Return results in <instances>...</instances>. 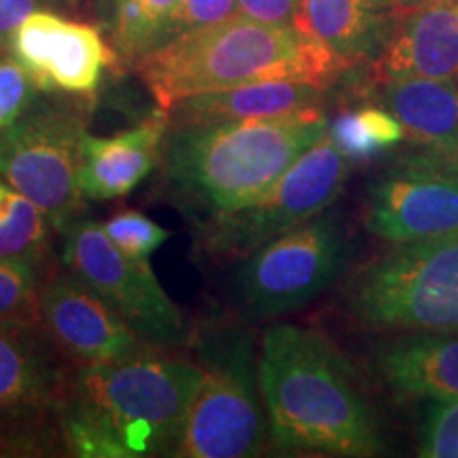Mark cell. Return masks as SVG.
<instances>
[{
  "label": "cell",
  "mask_w": 458,
  "mask_h": 458,
  "mask_svg": "<svg viewBox=\"0 0 458 458\" xmlns=\"http://www.w3.org/2000/svg\"><path fill=\"white\" fill-rule=\"evenodd\" d=\"M259 385L278 450L377 456L386 450L374 410L327 337L300 325H274L259 346Z\"/></svg>",
  "instance_id": "3"
},
{
  "label": "cell",
  "mask_w": 458,
  "mask_h": 458,
  "mask_svg": "<svg viewBox=\"0 0 458 458\" xmlns=\"http://www.w3.org/2000/svg\"><path fill=\"white\" fill-rule=\"evenodd\" d=\"M108 240L131 259H148L168 242L172 233L139 210H125L102 223Z\"/></svg>",
  "instance_id": "25"
},
{
  "label": "cell",
  "mask_w": 458,
  "mask_h": 458,
  "mask_svg": "<svg viewBox=\"0 0 458 458\" xmlns=\"http://www.w3.org/2000/svg\"><path fill=\"white\" fill-rule=\"evenodd\" d=\"M320 91L303 81H259L238 88L208 91L176 102L170 122H223V119H261L320 111Z\"/></svg>",
  "instance_id": "20"
},
{
  "label": "cell",
  "mask_w": 458,
  "mask_h": 458,
  "mask_svg": "<svg viewBox=\"0 0 458 458\" xmlns=\"http://www.w3.org/2000/svg\"><path fill=\"white\" fill-rule=\"evenodd\" d=\"M365 227L391 244L458 233V162L437 153L401 157L368 189Z\"/></svg>",
  "instance_id": "11"
},
{
  "label": "cell",
  "mask_w": 458,
  "mask_h": 458,
  "mask_svg": "<svg viewBox=\"0 0 458 458\" xmlns=\"http://www.w3.org/2000/svg\"><path fill=\"white\" fill-rule=\"evenodd\" d=\"M89 114L91 105L79 98L34 100L0 131V179L37 204L57 233L85 210L79 170Z\"/></svg>",
  "instance_id": "6"
},
{
  "label": "cell",
  "mask_w": 458,
  "mask_h": 458,
  "mask_svg": "<svg viewBox=\"0 0 458 458\" xmlns=\"http://www.w3.org/2000/svg\"><path fill=\"white\" fill-rule=\"evenodd\" d=\"M331 140L351 162H363L405 139L401 123L388 111L365 106L344 113L327 128Z\"/></svg>",
  "instance_id": "23"
},
{
  "label": "cell",
  "mask_w": 458,
  "mask_h": 458,
  "mask_svg": "<svg viewBox=\"0 0 458 458\" xmlns=\"http://www.w3.org/2000/svg\"><path fill=\"white\" fill-rule=\"evenodd\" d=\"M202 365L148 346L114 363L77 365L60 403L66 448L77 456H172Z\"/></svg>",
  "instance_id": "2"
},
{
  "label": "cell",
  "mask_w": 458,
  "mask_h": 458,
  "mask_svg": "<svg viewBox=\"0 0 458 458\" xmlns=\"http://www.w3.org/2000/svg\"><path fill=\"white\" fill-rule=\"evenodd\" d=\"M439 3H450V0H382V4H385L391 13H399V11L418 9V7H428V4H439Z\"/></svg>",
  "instance_id": "31"
},
{
  "label": "cell",
  "mask_w": 458,
  "mask_h": 458,
  "mask_svg": "<svg viewBox=\"0 0 458 458\" xmlns=\"http://www.w3.org/2000/svg\"><path fill=\"white\" fill-rule=\"evenodd\" d=\"M374 74L377 81L393 77L458 79V0L393 13Z\"/></svg>",
  "instance_id": "14"
},
{
  "label": "cell",
  "mask_w": 458,
  "mask_h": 458,
  "mask_svg": "<svg viewBox=\"0 0 458 458\" xmlns=\"http://www.w3.org/2000/svg\"><path fill=\"white\" fill-rule=\"evenodd\" d=\"M168 113L145 119L134 128L113 136H91L83 140L79 187L85 199H117L128 196L162 164Z\"/></svg>",
  "instance_id": "16"
},
{
  "label": "cell",
  "mask_w": 458,
  "mask_h": 458,
  "mask_svg": "<svg viewBox=\"0 0 458 458\" xmlns=\"http://www.w3.org/2000/svg\"><path fill=\"white\" fill-rule=\"evenodd\" d=\"M37 85L15 60L0 57V131L13 125L37 100Z\"/></svg>",
  "instance_id": "27"
},
{
  "label": "cell",
  "mask_w": 458,
  "mask_h": 458,
  "mask_svg": "<svg viewBox=\"0 0 458 458\" xmlns=\"http://www.w3.org/2000/svg\"><path fill=\"white\" fill-rule=\"evenodd\" d=\"M244 259L238 274L242 310L253 320L274 318L303 308L335 283L346 263V236L340 219L325 210Z\"/></svg>",
  "instance_id": "9"
},
{
  "label": "cell",
  "mask_w": 458,
  "mask_h": 458,
  "mask_svg": "<svg viewBox=\"0 0 458 458\" xmlns=\"http://www.w3.org/2000/svg\"><path fill=\"white\" fill-rule=\"evenodd\" d=\"M51 232L55 229L41 208L0 179V257H17L47 266Z\"/></svg>",
  "instance_id": "21"
},
{
  "label": "cell",
  "mask_w": 458,
  "mask_h": 458,
  "mask_svg": "<svg viewBox=\"0 0 458 458\" xmlns=\"http://www.w3.org/2000/svg\"><path fill=\"white\" fill-rule=\"evenodd\" d=\"M45 0H0V57L9 54L11 38L21 21L41 11Z\"/></svg>",
  "instance_id": "30"
},
{
  "label": "cell",
  "mask_w": 458,
  "mask_h": 458,
  "mask_svg": "<svg viewBox=\"0 0 458 458\" xmlns=\"http://www.w3.org/2000/svg\"><path fill=\"white\" fill-rule=\"evenodd\" d=\"M204 374L172 456L246 458L270 435L259 385V352L244 329H215L198 348Z\"/></svg>",
  "instance_id": "5"
},
{
  "label": "cell",
  "mask_w": 458,
  "mask_h": 458,
  "mask_svg": "<svg viewBox=\"0 0 458 458\" xmlns=\"http://www.w3.org/2000/svg\"><path fill=\"white\" fill-rule=\"evenodd\" d=\"M181 0H114L113 45L125 62H139L142 55L165 43Z\"/></svg>",
  "instance_id": "22"
},
{
  "label": "cell",
  "mask_w": 458,
  "mask_h": 458,
  "mask_svg": "<svg viewBox=\"0 0 458 458\" xmlns=\"http://www.w3.org/2000/svg\"><path fill=\"white\" fill-rule=\"evenodd\" d=\"M236 15H240L238 0H181L179 9L172 17L165 41L179 37L182 32L221 24V21L232 20Z\"/></svg>",
  "instance_id": "28"
},
{
  "label": "cell",
  "mask_w": 458,
  "mask_h": 458,
  "mask_svg": "<svg viewBox=\"0 0 458 458\" xmlns=\"http://www.w3.org/2000/svg\"><path fill=\"white\" fill-rule=\"evenodd\" d=\"M393 13L382 0H297L295 28L325 45L344 66L377 55Z\"/></svg>",
  "instance_id": "19"
},
{
  "label": "cell",
  "mask_w": 458,
  "mask_h": 458,
  "mask_svg": "<svg viewBox=\"0 0 458 458\" xmlns=\"http://www.w3.org/2000/svg\"><path fill=\"white\" fill-rule=\"evenodd\" d=\"M297 0H238V13L272 26H295Z\"/></svg>",
  "instance_id": "29"
},
{
  "label": "cell",
  "mask_w": 458,
  "mask_h": 458,
  "mask_svg": "<svg viewBox=\"0 0 458 458\" xmlns=\"http://www.w3.org/2000/svg\"><path fill=\"white\" fill-rule=\"evenodd\" d=\"M136 71L162 111L208 91L259 81L329 85L346 66L295 26H272L236 15L182 32L148 51Z\"/></svg>",
  "instance_id": "4"
},
{
  "label": "cell",
  "mask_w": 458,
  "mask_h": 458,
  "mask_svg": "<svg viewBox=\"0 0 458 458\" xmlns=\"http://www.w3.org/2000/svg\"><path fill=\"white\" fill-rule=\"evenodd\" d=\"M382 85L385 108L405 139L458 162V79L393 77Z\"/></svg>",
  "instance_id": "18"
},
{
  "label": "cell",
  "mask_w": 458,
  "mask_h": 458,
  "mask_svg": "<svg viewBox=\"0 0 458 458\" xmlns=\"http://www.w3.org/2000/svg\"><path fill=\"white\" fill-rule=\"evenodd\" d=\"M348 301L369 327L458 334V233L397 244L359 274Z\"/></svg>",
  "instance_id": "7"
},
{
  "label": "cell",
  "mask_w": 458,
  "mask_h": 458,
  "mask_svg": "<svg viewBox=\"0 0 458 458\" xmlns=\"http://www.w3.org/2000/svg\"><path fill=\"white\" fill-rule=\"evenodd\" d=\"M11 55L38 91L89 96L98 88L108 54L94 26L49 11H34L11 38Z\"/></svg>",
  "instance_id": "13"
},
{
  "label": "cell",
  "mask_w": 458,
  "mask_h": 458,
  "mask_svg": "<svg viewBox=\"0 0 458 458\" xmlns=\"http://www.w3.org/2000/svg\"><path fill=\"white\" fill-rule=\"evenodd\" d=\"M348 174L351 159L325 131L259 202L196 227L199 246L225 259L249 257L270 240L323 215L340 198Z\"/></svg>",
  "instance_id": "8"
},
{
  "label": "cell",
  "mask_w": 458,
  "mask_h": 458,
  "mask_svg": "<svg viewBox=\"0 0 458 458\" xmlns=\"http://www.w3.org/2000/svg\"><path fill=\"white\" fill-rule=\"evenodd\" d=\"M74 368L41 323L0 320V410L60 405Z\"/></svg>",
  "instance_id": "15"
},
{
  "label": "cell",
  "mask_w": 458,
  "mask_h": 458,
  "mask_svg": "<svg viewBox=\"0 0 458 458\" xmlns=\"http://www.w3.org/2000/svg\"><path fill=\"white\" fill-rule=\"evenodd\" d=\"M62 266L81 278L151 346H179L187 327L148 259H131L114 246L102 223L74 221L64 233Z\"/></svg>",
  "instance_id": "10"
},
{
  "label": "cell",
  "mask_w": 458,
  "mask_h": 458,
  "mask_svg": "<svg viewBox=\"0 0 458 458\" xmlns=\"http://www.w3.org/2000/svg\"><path fill=\"white\" fill-rule=\"evenodd\" d=\"M329 128L320 111L261 119L170 122L165 193L202 227L266 196Z\"/></svg>",
  "instance_id": "1"
},
{
  "label": "cell",
  "mask_w": 458,
  "mask_h": 458,
  "mask_svg": "<svg viewBox=\"0 0 458 458\" xmlns=\"http://www.w3.org/2000/svg\"><path fill=\"white\" fill-rule=\"evenodd\" d=\"M418 454L422 458H458V401H433L420 427Z\"/></svg>",
  "instance_id": "26"
},
{
  "label": "cell",
  "mask_w": 458,
  "mask_h": 458,
  "mask_svg": "<svg viewBox=\"0 0 458 458\" xmlns=\"http://www.w3.org/2000/svg\"><path fill=\"white\" fill-rule=\"evenodd\" d=\"M47 266L0 257V320L41 323V289Z\"/></svg>",
  "instance_id": "24"
},
{
  "label": "cell",
  "mask_w": 458,
  "mask_h": 458,
  "mask_svg": "<svg viewBox=\"0 0 458 458\" xmlns=\"http://www.w3.org/2000/svg\"><path fill=\"white\" fill-rule=\"evenodd\" d=\"M41 325L72 365L114 363L151 346L64 266L45 276Z\"/></svg>",
  "instance_id": "12"
},
{
  "label": "cell",
  "mask_w": 458,
  "mask_h": 458,
  "mask_svg": "<svg viewBox=\"0 0 458 458\" xmlns=\"http://www.w3.org/2000/svg\"><path fill=\"white\" fill-rule=\"evenodd\" d=\"M376 371L401 397L458 401V334L414 331L376 351Z\"/></svg>",
  "instance_id": "17"
}]
</instances>
